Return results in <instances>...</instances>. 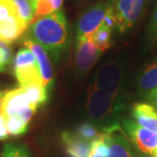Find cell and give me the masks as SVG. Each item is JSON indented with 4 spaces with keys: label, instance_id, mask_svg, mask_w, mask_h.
Segmentation results:
<instances>
[{
    "label": "cell",
    "instance_id": "3",
    "mask_svg": "<svg viewBox=\"0 0 157 157\" xmlns=\"http://www.w3.org/2000/svg\"><path fill=\"white\" fill-rule=\"evenodd\" d=\"M114 19V29L120 34L132 31L143 17L149 0H107Z\"/></svg>",
    "mask_w": 157,
    "mask_h": 157
},
{
    "label": "cell",
    "instance_id": "5",
    "mask_svg": "<svg viewBox=\"0 0 157 157\" xmlns=\"http://www.w3.org/2000/svg\"><path fill=\"white\" fill-rule=\"evenodd\" d=\"M94 86L113 97H123L125 86L124 65L117 60H110L99 68Z\"/></svg>",
    "mask_w": 157,
    "mask_h": 157
},
{
    "label": "cell",
    "instance_id": "4",
    "mask_svg": "<svg viewBox=\"0 0 157 157\" xmlns=\"http://www.w3.org/2000/svg\"><path fill=\"white\" fill-rule=\"evenodd\" d=\"M39 107L31 101L25 87L7 92L3 96L0 114L4 121L15 120L28 125Z\"/></svg>",
    "mask_w": 157,
    "mask_h": 157
},
{
    "label": "cell",
    "instance_id": "20",
    "mask_svg": "<svg viewBox=\"0 0 157 157\" xmlns=\"http://www.w3.org/2000/svg\"><path fill=\"white\" fill-rule=\"evenodd\" d=\"M75 133L85 140L93 141L100 135L94 124L92 122H84L78 126Z\"/></svg>",
    "mask_w": 157,
    "mask_h": 157
},
{
    "label": "cell",
    "instance_id": "19",
    "mask_svg": "<svg viewBox=\"0 0 157 157\" xmlns=\"http://www.w3.org/2000/svg\"><path fill=\"white\" fill-rule=\"evenodd\" d=\"M1 157H33V155L24 144L9 142L4 147Z\"/></svg>",
    "mask_w": 157,
    "mask_h": 157
},
{
    "label": "cell",
    "instance_id": "14",
    "mask_svg": "<svg viewBox=\"0 0 157 157\" xmlns=\"http://www.w3.org/2000/svg\"><path fill=\"white\" fill-rule=\"evenodd\" d=\"M28 25L19 15H14L0 22V40L8 44L13 43L22 36Z\"/></svg>",
    "mask_w": 157,
    "mask_h": 157
},
{
    "label": "cell",
    "instance_id": "17",
    "mask_svg": "<svg viewBox=\"0 0 157 157\" xmlns=\"http://www.w3.org/2000/svg\"><path fill=\"white\" fill-rule=\"evenodd\" d=\"M145 43L147 46L157 45V0H155L148 18L145 33Z\"/></svg>",
    "mask_w": 157,
    "mask_h": 157
},
{
    "label": "cell",
    "instance_id": "11",
    "mask_svg": "<svg viewBox=\"0 0 157 157\" xmlns=\"http://www.w3.org/2000/svg\"><path fill=\"white\" fill-rule=\"evenodd\" d=\"M24 45L33 53L36 58L42 83L48 91L52 87L54 82V70L49 54L42 45L30 38H27L24 41Z\"/></svg>",
    "mask_w": 157,
    "mask_h": 157
},
{
    "label": "cell",
    "instance_id": "23",
    "mask_svg": "<svg viewBox=\"0 0 157 157\" xmlns=\"http://www.w3.org/2000/svg\"><path fill=\"white\" fill-rule=\"evenodd\" d=\"M143 100H145L147 103L150 104L152 107H155V109L157 111V87L151 91Z\"/></svg>",
    "mask_w": 157,
    "mask_h": 157
},
{
    "label": "cell",
    "instance_id": "9",
    "mask_svg": "<svg viewBox=\"0 0 157 157\" xmlns=\"http://www.w3.org/2000/svg\"><path fill=\"white\" fill-rule=\"evenodd\" d=\"M102 52L99 50L89 37L86 39H76L73 53V66L78 76H84L95 66Z\"/></svg>",
    "mask_w": 157,
    "mask_h": 157
},
{
    "label": "cell",
    "instance_id": "13",
    "mask_svg": "<svg viewBox=\"0 0 157 157\" xmlns=\"http://www.w3.org/2000/svg\"><path fill=\"white\" fill-rule=\"evenodd\" d=\"M132 117L143 128L157 133V111L148 103H135L132 107Z\"/></svg>",
    "mask_w": 157,
    "mask_h": 157
},
{
    "label": "cell",
    "instance_id": "7",
    "mask_svg": "<svg viewBox=\"0 0 157 157\" xmlns=\"http://www.w3.org/2000/svg\"><path fill=\"white\" fill-rule=\"evenodd\" d=\"M15 78L21 87L30 85H43L36 58L27 47H23L12 60Z\"/></svg>",
    "mask_w": 157,
    "mask_h": 157
},
{
    "label": "cell",
    "instance_id": "6",
    "mask_svg": "<svg viewBox=\"0 0 157 157\" xmlns=\"http://www.w3.org/2000/svg\"><path fill=\"white\" fill-rule=\"evenodd\" d=\"M128 139L143 157H155L157 153V133L141 128L135 121L128 118L121 120Z\"/></svg>",
    "mask_w": 157,
    "mask_h": 157
},
{
    "label": "cell",
    "instance_id": "1",
    "mask_svg": "<svg viewBox=\"0 0 157 157\" xmlns=\"http://www.w3.org/2000/svg\"><path fill=\"white\" fill-rule=\"evenodd\" d=\"M29 36L42 45L54 60L59 59L67 48L70 37L64 11L60 9L30 25Z\"/></svg>",
    "mask_w": 157,
    "mask_h": 157
},
{
    "label": "cell",
    "instance_id": "10",
    "mask_svg": "<svg viewBox=\"0 0 157 157\" xmlns=\"http://www.w3.org/2000/svg\"><path fill=\"white\" fill-rule=\"evenodd\" d=\"M102 132L107 135L109 148L107 157H139L128 137L124 135L120 124L102 129Z\"/></svg>",
    "mask_w": 157,
    "mask_h": 157
},
{
    "label": "cell",
    "instance_id": "16",
    "mask_svg": "<svg viewBox=\"0 0 157 157\" xmlns=\"http://www.w3.org/2000/svg\"><path fill=\"white\" fill-rule=\"evenodd\" d=\"M111 38L112 29L109 28L103 23L95 33L91 36L94 44L102 52L107 51L111 46Z\"/></svg>",
    "mask_w": 157,
    "mask_h": 157
},
{
    "label": "cell",
    "instance_id": "2",
    "mask_svg": "<svg viewBox=\"0 0 157 157\" xmlns=\"http://www.w3.org/2000/svg\"><path fill=\"white\" fill-rule=\"evenodd\" d=\"M124 108V97H113L93 85L90 86L86 99V112L92 123L95 126L105 129L119 124Z\"/></svg>",
    "mask_w": 157,
    "mask_h": 157
},
{
    "label": "cell",
    "instance_id": "18",
    "mask_svg": "<svg viewBox=\"0 0 157 157\" xmlns=\"http://www.w3.org/2000/svg\"><path fill=\"white\" fill-rule=\"evenodd\" d=\"M16 6L19 17L27 25H30L34 19V10L31 0H12Z\"/></svg>",
    "mask_w": 157,
    "mask_h": 157
},
{
    "label": "cell",
    "instance_id": "22",
    "mask_svg": "<svg viewBox=\"0 0 157 157\" xmlns=\"http://www.w3.org/2000/svg\"><path fill=\"white\" fill-rule=\"evenodd\" d=\"M17 14V8L12 0H0V22Z\"/></svg>",
    "mask_w": 157,
    "mask_h": 157
},
{
    "label": "cell",
    "instance_id": "25",
    "mask_svg": "<svg viewBox=\"0 0 157 157\" xmlns=\"http://www.w3.org/2000/svg\"><path fill=\"white\" fill-rule=\"evenodd\" d=\"M44 1L51 4L52 6H53L54 10L56 11L60 10L61 6H63V2H64V0H44Z\"/></svg>",
    "mask_w": 157,
    "mask_h": 157
},
{
    "label": "cell",
    "instance_id": "12",
    "mask_svg": "<svg viewBox=\"0 0 157 157\" xmlns=\"http://www.w3.org/2000/svg\"><path fill=\"white\" fill-rule=\"evenodd\" d=\"M61 139L68 157H90L92 141L85 140L72 131L63 132Z\"/></svg>",
    "mask_w": 157,
    "mask_h": 157
},
{
    "label": "cell",
    "instance_id": "21",
    "mask_svg": "<svg viewBox=\"0 0 157 157\" xmlns=\"http://www.w3.org/2000/svg\"><path fill=\"white\" fill-rule=\"evenodd\" d=\"M12 61V51L10 44L0 40V73H5Z\"/></svg>",
    "mask_w": 157,
    "mask_h": 157
},
{
    "label": "cell",
    "instance_id": "8",
    "mask_svg": "<svg viewBox=\"0 0 157 157\" xmlns=\"http://www.w3.org/2000/svg\"><path fill=\"white\" fill-rule=\"evenodd\" d=\"M108 10V3L101 2L84 11L75 25L76 39H88L101 25Z\"/></svg>",
    "mask_w": 157,
    "mask_h": 157
},
{
    "label": "cell",
    "instance_id": "26",
    "mask_svg": "<svg viewBox=\"0 0 157 157\" xmlns=\"http://www.w3.org/2000/svg\"><path fill=\"white\" fill-rule=\"evenodd\" d=\"M3 94H2V93L0 92V107H1V103H2V100H3Z\"/></svg>",
    "mask_w": 157,
    "mask_h": 157
},
{
    "label": "cell",
    "instance_id": "24",
    "mask_svg": "<svg viewBox=\"0 0 157 157\" xmlns=\"http://www.w3.org/2000/svg\"><path fill=\"white\" fill-rule=\"evenodd\" d=\"M8 137H9V133L6 128L4 119L0 114V140H6L8 139Z\"/></svg>",
    "mask_w": 157,
    "mask_h": 157
},
{
    "label": "cell",
    "instance_id": "15",
    "mask_svg": "<svg viewBox=\"0 0 157 157\" xmlns=\"http://www.w3.org/2000/svg\"><path fill=\"white\" fill-rule=\"evenodd\" d=\"M137 91L144 99L151 91L157 87V59L150 62L140 71L136 79Z\"/></svg>",
    "mask_w": 157,
    "mask_h": 157
}]
</instances>
